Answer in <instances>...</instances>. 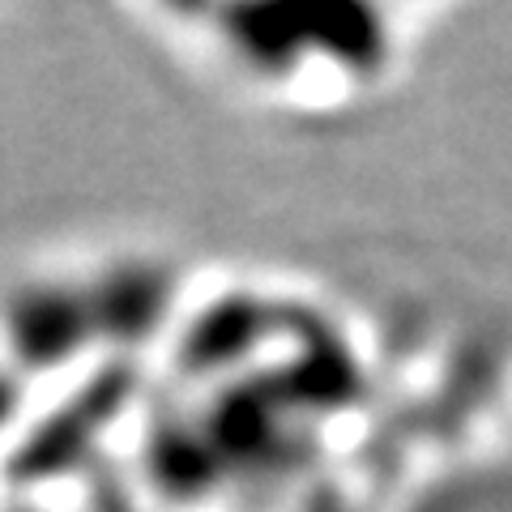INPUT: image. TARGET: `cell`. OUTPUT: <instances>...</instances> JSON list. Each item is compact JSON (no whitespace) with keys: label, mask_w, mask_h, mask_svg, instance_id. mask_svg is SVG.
Returning <instances> with one entry per match:
<instances>
[{"label":"cell","mask_w":512,"mask_h":512,"mask_svg":"<svg viewBox=\"0 0 512 512\" xmlns=\"http://www.w3.org/2000/svg\"><path fill=\"white\" fill-rule=\"evenodd\" d=\"M13 355L30 367H56L94 333L86 291L60 282H30L5 308Z\"/></svg>","instance_id":"1"}]
</instances>
